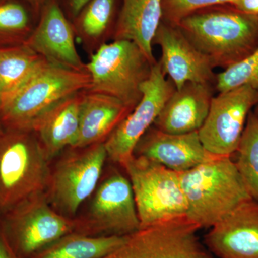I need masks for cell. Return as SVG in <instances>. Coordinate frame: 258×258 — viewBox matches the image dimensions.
<instances>
[{
    "instance_id": "6da1fadb",
    "label": "cell",
    "mask_w": 258,
    "mask_h": 258,
    "mask_svg": "<svg viewBox=\"0 0 258 258\" xmlns=\"http://www.w3.org/2000/svg\"><path fill=\"white\" fill-rule=\"evenodd\" d=\"M176 27L215 68L227 69L258 47V15L231 5L198 10Z\"/></svg>"
},
{
    "instance_id": "7a4b0ae2",
    "label": "cell",
    "mask_w": 258,
    "mask_h": 258,
    "mask_svg": "<svg viewBox=\"0 0 258 258\" xmlns=\"http://www.w3.org/2000/svg\"><path fill=\"white\" fill-rule=\"evenodd\" d=\"M186 218L199 228H211L252 200L232 157L216 156L189 170L179 172Z\"/></svg>"
},
{
    "instance_id": "3957f363",
    "label": "cell",
    "mask_w": 258,
    "mask_h": 258,
    "mask_svg": "<svg viewBox=\"0 0 258 258\" xmlns=\"http://www.w3.org/2000/svg\"><path fill=\"white\" fill-rule=\"evenodd\" d=\"M118 166L107 161L96 189L73 219L74 232L91 237H122L141 230L130 180Z\"/></svg>"
},
{
    "instance_id": "277c9868",
    "label": "cell",
    "mask_w": 258,
    "mask_h": 258,
    "mask_svg": "<svg viewBox=\"0 0 258 258\" xmlns=\"http://www.w3.org/2000/svg\"><path fill=\"white\" fill-rule=\"evenodd\" d=\"M88 71H74L47 62L17 91L0 102L5 129L30 130L47 110L64 98L91 88Z\"/></svg>"
},
{
    "instance_id": "5b68a950",
    "label": "cell",
    "mask_w": 258,
    "mask_h": 258,
    "mask_svg": "<svg viewBox=\"0 0 258 258\" xmlns=\"http://www.w3.org/2000/svg\"><path fill=\"white\" fill-rule=\"evenodd\" d=\"M50 161L32 130L0 133V215L44 192Z\"/></svg>"
},
{
    "instance_id": "8992f818",
    "label": "cell",
    "mask_w": 258,
    "mask_h": 258,
    "mask_svg": "<svg viewBox=\"0 0 258 258\" xmlns=\"http://www.w3.org/2000/svg\"><path fill=\"white\" fill-rule=\"evenodd\" d=\"M108 160L104 143L69 147L54 158L44 191L52 208L74 219L96 189Z\"/></svg>"
},
{
    "instance_id": "52a82bcc",
    "label": "cell",
    "mask_w": 258,
    "mask_h": 258,
    "mask_svg": "<svg viewBox=\"0 0 258 258\" xmlns=\"http://www.w3.org/2000/svg\"><path fill=\"white\" fill-rule=\"evenodd\" d=\"M152 66L134 42H106L86 63L91 80L88 91L114 97L133 110L142 99V86L149 79Z\"/></svg>"
},
{
    "instance_id": "ba28073f",
    "label": "cell",
    "mask_w": 258,
    "mask_h": 258,
    "mask_svg": "<svg viewBox=\"0 0 258 258\" xmlns=\"http://www.w3.org/2000/svg\"><path fill=\"white\" fill-rule=\"evenodd\" d=\"M120 167L132 184L141 229L186 216L179 172L134 155Z\"/></svg>"
},
{
    "instance_id": "9c48e42d",
    "label": "cell",
    "mask_w": 258,
    "mask_h": 258,
    "mask_svg": "<svg viewBox=\"0 0 258 258\" xmlns=\"http://www.w3.org/2000/svg\"><path fill=\"white\" fill-rule=\"evenodd\" d=\"M74 232V220L56 212L45 192L33 195L0 215V232L14 258H30Z\"/></svg>"
},
{
    "instance_id": "30bf717a",
    "label": "cell",
    "mask_w": 258,
    "mask_h": 258,
    "mask_svg": "<svg viewBox=\"0 0 258 258\" xmlns=\"http://www.w3.org/2000/svg\"><path fill=\"white\" fill-rule=\"evenodd\" d=\"M186 217L139 230L102 258H214Z\"/></svg>"
},
{
    "instance_id": "8fae6325",
    "label": "cell",
    "mask_w": 258,
    "mask_h": 258,
    "mask_svg": "<svg viewBox=\"0 0 258 258\" xmlns=\"http://www.w3.org/2000/svg\"><path fill=\"white\" fill-rule=\"evenodd\" d=\"M258 104V91L241 86L212 98L206 120L198 134L204 147L217 156L235 154L246 122Z\"/></svg>"
},
{
    "instance_id": "7c38bea8",
    "label": "cell",
    "mask_w": 258,
    "mask_h": 258,
    "mask_svg": "<svg viewBox=\"0 0 258 258\" xmlns=\"http://www.w3.org/2000/svg\"><path fill=\"white\" fill-rule=\"evenodd\" d=\"M175 91L158 62L153 64L149 79L142 86V99L105 142L108 160L121 166L133 156L139 139L154 125Z\"/></svg>"
},
{
    "instance_id": "4fadbf2b",
    "label": "cell",
    "mask_w": 258,
    "mask_h": 258,
    "mask_svg": "<svg viewBox=\"0 0 258 258\" xmlns=\"http://www.w3.org/2000/svg\"><path fill=\"white\" fill-rule=\"evenodd\" d=\"M76 34L71 20L57 0H48L38 22L24 42L47 62L74 71L86 70L76 46Z\"/></svg>"
},
{
    "instance_id": "5bb4252c",
    "label": "cell",
    "mask_w": 258,
    "mask_h": 258,
    "mask_svg": "<svg viewBox=\"0 0 258 258\" xmlns=\"http://www.w3.org/2000/svg\"><path fill=\"white\" fill-rule=\"evenodd\" d=\"M154 43L161 51L158 63L176 90L188 83L212 84L215 81V67L211 61L194 46L178 27L162 22Z\"/></svg>"
},
{
    "instance_id": "9a60e30c",
    "label": "cell",
    "mask_w": 258,
    "mask_h": 258,
    "mask_svg": "<svg viewBox=\"0 0 258 258\" xmlns=\"http://www.w3.org/2000/svg\"><path fill=\"white\" fill-rule=\"evenodd\" d=\"M204 244L217 258H258V203L236 208L211 227Z\"/></svg>"
},
{
    "instance_id": "2e32d148",
    "label": "cell",
    "mask_w": 258,
    "mask_h": 258,
    "mask_svg": "<svg viewBox=\"0 0 258 258\" xmlns=\"http://www.w3.org/2000/svg\"><path fill=\"white\" fill-rule=\"evenodd\" d=\"M133 155L145 158L176 172L189 170L217 156L205 149L198 132L172 134L161 132L154 125L139 139Z\"/></svg>"
},
{
    "instance_id": "e0dca14e",
    "label": "cell",
    "mask_w": 258,
    "mask_h": 258,
    "mask_svg": "<svg viewBox=\"0 0 258 258\" xmlns=\"http://www.w3.org/2000/svg\"><path fill=\"white\" fill-rule=\"evenodd\" d=\"M211 86L209 83H188L176 89L153 125L172 134L199 132L208 117L214 97Z\"/></svg>"
},
{
    "instance_id": "ac0fdd59",
    "label": "cell",
    "mask_w": 258,
    "mask_h": 258,
    "mask_svg": "<svg viewBox=\"0 0 258 258\" xmlns=\"http://www.w3.org/2000/svg\"><path fill=\"white\" fill-rule=\"evenodd\" d=\"M86 91L64 98L40 115L31 128L48 160L73 147L79 134L81 105Z\"/></svg>"
},
{
    "instance_id": "d6986e66",
    "label": "cell",
    "mask_w": 258,
    "mask_h": 258,
    "mask_svg": "<svg viewBox=\"0 0 258 258\" xmlns=\"http://www.w3.org/2000/svg\"><path fill=\"white\" fill-rule=\"evenodd\" d=\"M162 22L163 0H121L112 37L134 42L154 64L152 45Z\"/></svg>"
},
{
    "instance_id": "ffe728a7",
    "label": "cell",
    "mask_w": 258,
    "mask_h": 258,
    "mask_svg": "<svg viewBox=\"0 0 258 258\" xmlns=\"http://www.w3.org/2000/svg\"><path fill=\"white\" fill-rule=\"evenodd\" d=\"M132 111L114 97L86 91L81 105L79 134L71 147L105 143Z\"/></svg>"
},
{
    "instance_id": "44dd1931",
    "label": "cell",
    "mask_w": 258,
    "mask_h": 258,
    "mask_svg": "<svg viewBox=\"0 0 258 258\" xmlns=\"http://www.w3.org/2000/svg\"><path fill=\"white\" fill-rule=\"evenodd\" d=\"M118 0H91L71 21L76 38L91 55L113 35Z\"/></svg>"
},
{
    "instance_id": "7402d4cb",
    "label": "cell",
    "mask_w": 258,
    "mask_h": 258,
    "mask_svg": "<svg viewBox=\"0 0 258 258\" xmlns=\"http://www.w3.org/2000/svg\"><path fill=\"white\" fill-rule=\"evenodd\" d=\"M47 62L25 43L0 48V102L17 91Z\"/></svg>"
},
{
    "instance_id": "603a6c76",
    "label": "cell",
    "mask_w": 258,
    "mask_h": 258,
    "mask_svg": "<svg viewBox=\"0 0 258 258\" xmlns=\"http://www.w3.org/2000/svg\"><path fill=\"white\" fill-rule=\"evenodd\" d=\"M129 236L91 237L71 232L30 258H102L124 243Z\"/></svg>"
},
{
    "instance_id": "cb8c5ba5",
    "label": "cell",
    "mask_w": 258,
    "mask_h": 258,
    "mask_svg": "<svg viewBox=\"0 0 258 258\" xmlns=\"http://www.w3.org/2000/svg\"><path fill=\"white\" fill-rule=\"evenodd\" d=\"M235 154L236 167L249 196L258 203V118L250 112Z\"/></svg>"
},
{
    "instance_id": "d4e9b609",
    "label": "cell",
    "mask_w": 258,
    "mask_h": 258,
    "mask_svg": "<svg viewBox=\"0 0 258 258\" xmlns=\"http://www.w3.org/2000/svg\"><path fill=\"white\" fill-rule=\"evenodd\" d=\"M215 83L219 93L241 86H249L258 91V47L240 62L217 75Z\"/></svg>"
},
{
    "instance_id": "484cf974",
    "label": "cell",
    "mask_w": 258,
    "mask_h": 258,
    "mask_svg": "<svg viewBox=\"0 0 258 258\" xmlns=\"http://www.w3.org/2000/svg\"><path fill=\"white\" fill-rule=\"evenodd\" d=\"M235 0H163V22L176 26L185 17L198 10L232 5Z\"/></svg>"
},
{
    "instance_id": "4316f807",
    "label": "cell",
    "mask_w": 258,
    "mask_h": 258,
    "mask_svg": "<svg viewBox=\"0 0 258 258\" xmlns=\"http://www.w3.org/2000/svg\"><path fill=\"white\" fill-rule=\"evenodd\" d=\"M32 30L30 15L23 5L15 3L0 5V33L20 35L28 39Z\"/></svg>"
},
{
    "instance_id": "83f0119b",
    "label": "cell",
    "mask_w": 258,
    "mask_h": 258,
    "mask_svg": "<svg viewBox=\"0 0 258 258\" xmlns=\"http://www.w3.org/2000/svg\"><path fill=\"white\" fill-rule=\"evenodd\" d=\"M61 8L71 21L78 15L83 8L91 0H57Z\"/></svg>"
},
{
    "instance_id": "f1b7e54d",
    "label": "cell",
    "mask_w": 258,
    "mask_h": 258,
    "mask_svg": "<svg viewBox=\"0 0 258 258\" xmlns=\"http://www.w3.org/2000/svg\"><path fill=\"white\" fill-rule=\"evenodd\" d=\"M231 5L247 14L258 15V0H235Z\"/></svg>"
},
{
    "instance_id": "f546056e",
    "label": "cell",
    "mask_w": 258,
    "mask_h": 258,
    "mask_svg": "<svg viewBox=\"0 0 258 258\" xmlns=\"http://www.w3.org/2000/svg\"><path fill=\"white\" fill-rule=\"evenodd\" d=\"M31 7L32 11L39 17L40 11L48 0H25Z\"/></svg>"
},
{
    "instance_id": "4dcf8cb0",
    "label": "cell",
    "mask_w": 258,
    "mask_h": 258,
    "mask_svg": "<svg viewBox=\"0 0 258 258\" xmlns=\"http://www.w3.org/2000/svg\"><path fill=\"white\" fill-rule=\"evenodd\" d=\"M0 258H14L10 252L0 232Z\"/></svg>"
},
{
    "instance_id": "1f68e13d",
    "label": "cell",
    "mask_w": 258,
    "mask_h": 258,
    "mask_svg": "<svg viewBox=\"0 0 258 258\" xmlns=\"http://www.w3.org/2000/svg\"><path fill=\"white\" fill-rule=\"evenodd\" d=\"M252 112H253L254 115H255V116L258 118V104L257 106L254 107V111Z\"/></svg>"
},
{
    "instance_id": "d6a6232c",
    "label": "cell",
    "mask_w": 258,
    "mask_h": 258,
    "mask_svg": "<svg viewBox=\"0 0 258 258\" xmlns=\"http://www.w3.org/2000/svg\"><path fill=\"white\" fill-rule=\"evenodd\" d=\"M3 125H2L1 118H0V133H1L2 132H3Z\"/></svg>"
},
{
    "instance_id": "836d02e7",
    "label": "cell",
    "mask_w": 258,
    "mask_h": 258,
    "mask_svg": "<svg viewBox=\"0 0 258 258\" xmlns=\"http://www.w3.org/2000/svg\"><path fill=\"white\" fill-rule=\"evenodd\" d=\"M1 1H2V0H0V3H1Z\"/></svg>"
}]
</instances>
